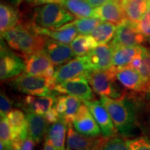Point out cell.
Segmentation results:
<instances>
[{
	"mask_svg": "<svg viewBox=\"0 0 150 150\" xmlns=\"http://www.w3.org/2000/svg\"><path fill=\"white\" fill-rule=\"evenodd\" d=\"M42 150H56L54 146L51 143L48 139L45 138V142L43 145Z\"/></svg>",
	"mask_w": 150,
	"mask_h": 150,
	"instance_id": "obj_44",
	"label": "cell"
},
{
	"mask_svg": "<svg viewBox=\"0 0 150 150\" xmlns=\"http://www.w3.org/2000/svg\"><path fill=\"white\" fill-rule=\"evenodd\" d=\"M35 142L29 136L24 139L14 140L12 143L13 150H34Z\"/></svg>",
	"mask_w": 150,
	"mask_h": 150,
	"instance_id": "obj_34",
	"label": "cell"
},
{
	"mask_svg": "<svg viewBox=\"0 0 150 150\" xmlns=\"http://www.w3.org/2000/svg\"><path fill=\"white\" fill-rule=\"evenodd\" d=\"M29 136L32 138L36 143H40L45 137L47 132V125L44 115L34 112H28L27 115Z\"/></svg>",
	"mask_w": 150,
	"mask_h": 150,
	"instance_id": "obj_23",
	"label": "cell"
},
{
	"mask_svg": "<svg viewBox=\"0 0 150 150\" xmlns=\"http://www.w3.org/2000/svg\"><path fill=\"white\" fill-rule=\"evenodd\" d=\"M24 72L35 76L53 78L54 64L43 52L24 56Z\"/></svg>",
	"mask_w": 150,
	"mask_h": 150,
	"instance_id": "obj_10",
	"label": "cell"
},
{
	"mask_svg": "<svg viewBox=\"0 0 150 150\" xmlns=\"http://www.w3.org/2000/svg\"><path fill=\"white\" fill-rule=\"evenodd\" d=\"M115 1H118V2H120L121 4V2H122V0H115Z\"/></svg>",
	"mask_w": 150,
	"mask_h": 150,
	"instance_id": "obj_47",
	"label": "cell"
},
{
	"mask_svg": "<svg viewBox=\"0 0 150 150\" xmlns=\"http://www.w3.org/2000/svg\"><path fill=\"white\" fill-rule=\"evenodd\" d=\"M11 86L22 93L33 96L52 95L56 83L54 78L20 73L11 80Z\"/></svg>",
	"mask_w": 150,
	"mask_h": 150,
	"instance_id": "obj_4",
	"label": "cell"
},
{
	"mask_svg": "<svg viewBox=\"0 0 150 150\" xmlns=\"http://www.w3.org/2000/svg\"><path fill=\"white\" fill-rule=\"evenodd\" d=\"M44 116L49 125H52L61 120L59 113L56 109V108L54 107V106L52 108H50Z\"/></svg>",
	"mask_w": 150,
	"mask_h": 150,
	"instance_id": "obj_39",
	"label": "cell"
},
{
	"mask_svg": "<svg viewBox=\"0 0 150 150\" xmlns=\"http://www.w3.org/2000/svg\"><path fill=\"white\" fill-rule=\"evenodd\" d=\"M113 49L110 45L100 44L86 55L92 70H106L112 67Z\"/></svg>",
	"mask_w": 150,
	"mask_h": 150,
	"instance_id": "obj_14",
	"label": "cell"
},
{
	"mask_svg": "<svg viewBox=\"0 0 150 150\" xmlns=\"http://www.w3.org/2000/svg\"><path fill=\"white\" fill-rule=\"evenodd\" d=\"M81 99L72 95H66V110H65L64 117L63 120H64L67 125L72 124L75 115L78 112L79 108L81 106Z\"/></svg>",
	"mask_w": 150,
	"mask_h": 150,
	"instance_id": "obj_32",
	"label": "cell"
},
{
	"mask_svg": "<svg viewBox=\"0 0 150 150\" xmlns=\"http://www.w3.org/2000/svg\"><path fill=\"white\" fill-rule=\"evenodd\" d=\"M93 91L101 97L122 99L125 93L116 82L115 72L110 67L106 70H92L87 76Z\"/></svg>",
	"mask_w": 150,
	"mask_h": 150,
	"instance_id": "obj_5",
	"label": "cell"
},
{
	"mask_svg": "<svg viewBox=\"0 0 150 150\" xmlns=\"http://www.w3.org/2000/svg\"><path fill=\"white\" fill-rule=\"evenodd\" d=\"M54 107L57 110L58 112L59 113L61 119H63L64 117L65 110H66V96L65 95H61L56 98L55 104H54Z\"/></svg>",
	"mask_w": 150,
	"mask_h": 150,
	"instance_id": "obj_37",
	"label": "cell"
},
{
	"mask_svg": "<svg viewBox=\"0 0 150 150\" xmlns=\"http://www.w3.org/2000/svg\"><path fill=\"white\" fill-rule=\"evenodd\" d=\"M8 47L22 56H27L43 51L48 39L35 31L31 22L20 23L1 34Z\"/></svg>",
	"mask_w": 150,
	"mask_h": 150,
	"instance_id": "obj_1",
	"label": "cell"
},
{
	"mask_svg": "<svg viewBox=\"0 0 150 150\" xmlns=\"http://www.w3.org/2000/svg\"><path fill=\"white\" fill-rule=\"evenodd\" d=\"M121 5L127 20L137 24L147 12L150 0H122Z\"/></svg>",
	"mask_w": 150,
	"mask_h": 150,
	"instance_id": "obj_21",
	"label": "cell"
},
{
	"mask_svg": "<svg viewBox=\"0 0 150 150\" xmlns=\"http://www.w3.org/2000/svg\"><path fill=\"white\" fill-rule=\"evenodd\" d=\"M86 1L93 8H96L108 2L110 0H86Z\"/></svg>",
	"mask_w": 150,
	"mask_h": 150,
	"instance_id": "obj_43",
	"label": "cell"
},
{
	"mask_svg": "<svg viewBox=\"0 0 150 150\" xmlns=\"http://www.w3.org/2000/svg\"><path fill=\"white\" fill-rule=\"evenodd\" d=\"M129 150H150V141L144 137L127 141Z\"/></svg>",
	"mask_w": 150,
	"mask_h": 150,
	"instance_id": "obj_35",
	"label": "cell"
},
{
	"mask_svg": "<svg viewBox=\"0 0 150 150\" xmlns=\"http://www.w3.org/2000/svg\"><path fill=\"white\" fill-rule=\"evenodd\" d=\"M32 24L33 29L39 34L67 45L72 42L79 33L72 22H69L56 29H45L36 27L33 23Z\"/></svg>",
	"mask_w": 150,
	"mask_h": 150,
	"instance_id": "obj_16",
	"label": "cell"
},
{
	"mask_svg": "<svg viewBox=\"0 0 150 150\" xmlns=\"http://www.w3.org/2000/svg\"><path fill=\"white\" fill-rule=\"evenodd\" d=\"M98 44L91 35H79L70 43L71 47L76 56H86Z\"/></svg>",
	"mask_w": 150,
	"mask_h": 150,
	"instance_id": "obj_27",
	"label": "cell"
},
{
	"mask_svg": "<svg viewBox=\"0 0 150 150\" xmlns=\"http://www.w3.org/2000/svg\"><path fill=\"white\" fill-rule=\"evenodd\" d=\"M107 140V137H105L104 136H99V140L97 141V143L89 150H103V148H104V146Z\"/></svg>",
	"mask_w": 150,
	"mask_h": 150,
	"instance_id": "obj_42",
	"label": "cell"
},
{
	"mask_svg": "<svg viewBox=\"0 0 150 150\" xmlns=\"http://www.w3.org/2000/svg\"><path fill=\"white\" fill-rule=\"evenodd\" d=\"M12 110V102L4 92H1L0 95V112L1 116L7 115Z\"/></svg>",
	"mask_w": 150,
	"mask_h": 150,
	"instance_id": "obj_36",
	"label": "cell"
},
{
	"mask_svg": "<svg viewBox=\"0 0 150 150\" xmlns=\"http://www.w3.org/2000/svg\"><path fill=\"white\" fill-rule=\"evenodd\" d=\"M142 47V46H116L112 47L113 53L111 68L115 71L129 66L133 59L141 51Z\"/></svg>",
	"mask_w": 150,
	"mask_h": 150,
	"instance_id": "obj_20",
	"label": "cell"
},
{
	"mask_svg": "<svg viewBox=\"0 0 150 150\" xmlns=\"http://www.w3.org/2000/svg\"><path fill=\"white\" fill-rule=\"evenodd\" d=\"M0 138L1 142H3L11 150H13L12 143L14 137L10 123L6 115L1 116L0 120Z\"/></svg>",
	"mask_w": 150,
	"mask_h": 150,
	"instance_id": "obj_31",
	"label": "cell"
},
{
	"mask_svg": "<svg viewBox=\"0 0 150 150\" xmlns=\"http://www.w3.org/2000/svg\"><path fill=\"white\" fill-rule=\"evenodd\" d=\"M103 150H129V148L127 141L117 134L108 138Z\"/></svg>",
	"mask_w": 150,
	"mask_h": 150,
	"instance_id": "obj_33",
	"label": "cell"
},
{
	"mask_svg": "<svg viewBox=\"0 0 150 150\" xmlns=\"http://www.w3.org/2000/svg\"><path fill=\"white\" fill-rule=\"evenodd\" d=\"M74 18L62 4H47L35 8L31 22L38 27L56 29L74 21Z\"/></svg>",
	"mask_w": 150,
	"mask_h": 150,
	"instance_id": "obj_3",
	"label": "cell"
},
{
	"mask_svg": "<svg viewBox=\"0 0 150 150\" xmlns=\"http://www.w3.org/2000/svg\"><path fill=\"white\" fill-rule=\"evenodd\" d=\"M115 72L117 80L125 88L135 92L145 93L143 80L138 71L127 66Z\"/></svg>",
	"mask_w": 150,
	"mask_h": 150,
	"instance_id": "obj_18",
	"label": "cell"
},
{
	"mask_svg": "<svg viewBox=\"0 0 150 150\" xmlns=\"http://www.w3.org/2000/svg\"><path fill=\"white\" fill-rule=\"evenodd\" d=\"M56 97L54 95L49 96H33L29 95L24 97L22 102V108L27 112H34L45 115L50 108L54 106Z\"/></svg>",
	"mask_w": 150,
	"mask_h": 150,
	"instance_id": "obj_17",
	"label": "cell"
},
{
	"mask_svg": "<svg viewBox=\"0 0 150 150\" xmlns=\"http://www.w3.org/2000/svg\"><path fill=\"white\" fill-rule=\"evenodd\" d=\"M117 26L108 22L102 21L92 31L91 35L94 38L97 44H107L113 39Z\"/></svg>",
	"mask_w": 150,
	"mask_h": 150,
	"instance_id": "obj_28",
	"label": "cell"
},
{
	"mask_svg": "<svg viewBox=\"0 0 150 150\" xmlns=\"http://www.w3.org/2000/svg\"><path fill=\"white\" fill-rule=\"evenodd\" d=\"M100 101L107 110L118 132L123 136H131L136 126L134 104L124 98L101 97Z\"/></svg>",
	"mask_w": 150,
	"mask_h": 150,
	"instance_id": "obj_2",
	"label": "cell"
},
{
	"mask_svg": "<svg viewBox=\"0 0 150 150\" xmlns=\"http://www.w3.org/2000/svg\"><path fill=\"white\" fill-rule=\"evenodd\" d=\"M83 102L89 108L94 118L98 124L103 136L110 138L117 134L118 131L114 125L113 122L101 101L95 99Z\"/></svg>",
	"mask_w": 150,
	"mask_h": 150,
	"instance_id": "obj_12",
	"label": "cell"
},
{
	"mask_svg": "<svg viewBox=\"0 0 150 150\" xmlns=\"http://www.w3.org/2000/svg\"><path fill=\"white\" fill-rule=\"evenodd\" d=\"M9 2H10L11 4H13L15 6L18 7L22 3V1H24V0H8Z\"/></svg>",
	"mask_w": 150,
	"mask_h": 150,
	"instance_id": "obj_45",
	"label": "cell"
},
{
	"mask_svg": "<svg viewBox=\"0 0 150 150\" xmlns=\"http://www.w3.org/2000/svg\"><path fill=\"white\" fill-rule=\"evenodd\" d=\"M4 40H1L0 51V78L1 81L9 79L24 70V61L7 47Z\"/></svg>",
	"mask_w": 150,
	"mask_h": 150,
	"instance_id": "obj_8",
	"label": "cell"
},
{
	"mask_svg": "<svg viewBox=\"0 0 150 150\" xmlns=\"http://www.w3.org/2000/svg\"><path fill=\"white\" fill-rule=\"evenodd\" d=\"M99 136L91 137L74 130L72 124L67 125V148L74 150H89L99 140Z\"/></svg>",
	"mask_w": 150,
	"mask_h": 150,
	"instance_id": "obj_19",
	"label": "cell"
},
{
	"mask_svg": "<svg viewBox=\"0 0 150 150\" xmlns=\"http://www.w3.org/2000/svg\"><path fill=\"white\" fill-rule=\"evenodd\" d=\"M42 52L56 66L64 64L75 56L71 46L50 38L47 40Z\"/></svg>",
	"mask_w": 150,
	"mask_h": 150,
	"instance_id": "obj_13",
	"label": "cell"
},
{
	"mask_svg": "<svg viewBox=\"0 0 150 150\" xmlns=\"http://www.w3.org/2000/svg\"><path fill=\"white\" fill-rule=\"evenodd\" d=\"M143 50H144V47H142L141 51L138 52V53L136 55V56L133 59V60L130 63V64L129 65V67H131V68L134 69V70L138 71L142 64V52H143Z\"/></svg>",
	"mask_w": 150,
	"mask_h": 150,
	"instance_id": "obj_41",
	"label": "cell"
},
{
	"mask_svg": "<svg viewBox=\"0 0 150 150\" xmlns=\"http://www.w3.org/2000/svg\"><path fill=\"white\" fill-rule=\"evenodd\" d=\"M67 131V123L61 119L49 127L45 138L51 142L56 150H65V142Z\"/></svg>",
	"mask_w": 150,
	"mask_h": 150,
	"instance_id": "obj_25",
	"label": "cell"
},
{
	"mask_svg": "<svg viewBox=\"0 0 150 150\" xmlns=\"http://www.w3.org/2000/svg\"><path fill=\"white\" fill-rule=\"evenodd\" d=\"M6 116L13 133V141L18 139L23 140L29 136L27 116L22 110L12 109Z\"/></svg>",
	"mask_w": 150,
	"mask_h": 150,
	"instance_id": "obj_24",
	"label": "cell"
},
{
	"mask_svg": "<svg viewBox=\"0 0 150 150\" xmlns=\"http://www.w3.org/2000/svg\"><path fill=\"white\" fill-rule=\"evenodd\" d=\"M20 11L11 4L1 1L0 4V31L1 34L22 22Z\"/></svg>",
	"mask_w": 150,
	"mask_h": 150,
	"instance_id": "obj_22",
	"label": "cell"
},
{
	"mask_svg": "<svg viewBox=\"0 0 150 150\" xmlns=\"http://www.w3.org/2000/svg\"><path fill=\"white\" fill-rule=\"evenodd\" d=\"M91 71L86 56H77L59 66L55 70L53 78L56 85L81 75L88 76Z\"/></svg>",
	"mask_w": 150,
	"mask_h": 150,
	"instance_id": "obj_7",
	"label": "cell"
},
{
	"mask_svg": "<svg viewBox=\"0 0 150 150\" xmlns=\"http://www.w3.org/2000/svg\"><path fill=\"white\" fill-rule=\"evenodd\" d=\"M137 27L140 33H142L146 39L150 40V21L143 17L141 20L136 24Z\"/></svg>",
	"mask_w": 150,
	"mask_h": 150,
	"instance_id": "obj_38",
	"label": "cell"
},
{
	"mask_svg": "<svg viewBox=\"0 0 150 150\" xmlns=\"http://www.w3.org/2000/svg\"><path fill=\"white\" fill-rule=\"evenodd\" d=\"M146 40L136 24L127 20L117 26L115 36L110 45L112 47L116 46H141Z\"/></svg>",
	"mask_w": 150,
	"mask_h": 150,
	"instance_id": "obj_9",
	"label": "cell"
},
{
	"mask_svg": "<svg viewBox=\"0 0 150 150\" xmlns=\"http://www.w3.org/2000/svg\"><path fill=\"white\" fill-rule=\"evenodd\" d=\"M65 150H74V149H69V148H67V149H65Z\"/></svg>",
	"mask_w": 150,
	"mask_h": 150,
	"instance_id": "obj_48",
	"label": "cell"
},
{
	"mask_svg": "<svg viewBox=\"0 0 150 150\" xmlns=\"http://www.w3.org/2000/svg\"><path fill=\"white\" fill-rule=\"evenodd\" d=\"M102 22V20L95 17L78 18L72 23L76 27L78 33L82 35L91 34L92 31Z\"/></svg>",
	"mask_w": 150,
	"mask_h": 150,
	"instance_id": "obj_29",
	"label": "cell"
},
{
	"mask_svg": "<svg viewBox=\"0 0 150 150\" xmlns=\"http://www.w3.org/2000/svg\"><path fill=\"white\" fill-rule=\"evenodd\" d=\"M94 17L116 26L120 25L127 20L121 4L115 0H110L98 8H94Z\"/></svg>",
	"mask_w": 150,
	"mask_h": 150,
	"instance_id": "obj_15",
	"label": "cell"
},
{
	"mask_svg": "<svg viewBox=\"0 0 150 150\" xmlns=\"http://www.w3.org/2000/svg\"><path fill=\"white\" fill-rule=\"evenodd\" d=\"M138 72L145 85V93H150V50L144 47L142 64Z\"/></svg>",
	"mask_w": 150,
	"mask_h": 150,
	"instance_id": "obj_30",
	"label": "cell"
},
{
	"mask_svg": "<svg viewBox=\"0 0 150 150\" xmlns=\"http://www.w3.org/2000/svg\"><path fill=\"white\" fill-rule=\"evenodd\" d=\"M61 4L76 18L94 17V8L86 0H62Z\"/></svg>",
	"mask_w": 150,
	"mask_h": 150,
	"instance_id": "obj_26",
	"label": "cell"
},
{
	"mask_svg": "<svg viewBox=\"0 0 150 150\" xmlns=\"http://www.w3.org/2000/svg\"><path fill=\"white\" fill-rule=\"evenodd\" d=\"M54 91L60 94H67L74 96L80 99L82 102L95 99L93 90L89 85L87 76L84 75L56 84Z\"/></svg>",
	"mask_w": 150,
	"mask_h": 150,
	"instance_id": "obj_6",
	"label": "cell"
},
{
	"mask_svg": "<svg viewBox=\"0 0 150 150\" xmlns=\"http://www.w3.org/2000/svg\"><path fill=\"white\" fill-rule=\"evenodd\" d=\"M145 18H147V20H149L150 21V6H149V8H148L147 12H146V13L145 16H144Z\"/></svg>",
	"mask_w": 150,
	"mask_h": 150,
	"instance_id": "obj_46",
	"label": "cell"
},
{
	"mask_svg": "<svg viewBox=\"0 0 150 150\" xmlns=\"http://www.w3.org/2000/svg\"><path fill=\"white\" fill-rule=\"evenodd\" d=\"M75 130L88 136H100L101 129L86 104H81L72 122Z\"/></svg>",
	"mask_w": 150,
	"mask_h": 150,
	"instance_id": "obj_11",
	"label": "cell"
},
{
	"mask_svg": "<svg viewBox=\"0 0 150 150\" xmlns=\"http://www.w3.org/2000/svg\"><path fill=\"white\" fill-rule=\"evenodd\" d=\"M25 3L31 7H37L47 4H62V0H24Z\"/></svg>",
	"mask_w": 150,
	"mask_h": 150,
	"instance_id": "obj_40",
	"label": "cell"
}]
</instances>
